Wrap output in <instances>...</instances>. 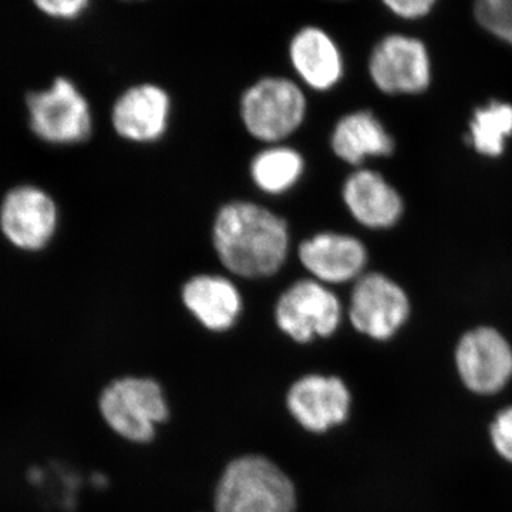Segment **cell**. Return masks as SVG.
<instances>
[{
  "label": "cell",
  "instance_id": "cell-1",
  "mask_svg": "<svg viewBox=\"0 0 512 512\" xmlns=\"http://www.w3.org/2000/svg\"><path fill=\"white\" fill-rule=\"evenodd\" d=\"M211 241L225 271L242 279L271 278L291 252L285 218L247 200L222 205L212 222Z\"/></svg>",
  "mask_w": 512,
  "mask_h": 512
},
{
  "label": "cell",
  "instance_id": "cell-2",
  "mask_svg": "<svg viewBox=\"0 0 512 512\" xmlns=\"http://www.w3.org/2000/svg\"><path fill=\"white\" fill-rule=\"evenodd\" d=\"M212 512H299L301 494L281 463L258 451L229 458L211 491Z\"/></svg>",
  "mask_w": 512,
  "mask_h": 512
},
{
  "label": "cell",
  "instance_id": "cell-3",
  "mask_svg": "<svg viewBox=\"0 0 512 512\" xmlns=\"http://www.w3.org/2000/svg\"><path fill=\"white\" fill-rule=\"evenodd\" d=\"M97 407L106 426L121 440L148 446L158 427L171 420V403L160 380L151 376L116 377L101 389Z\"/></svg>",
  "mask_w": 512,
  "mask_h": 512
},
{
  "label": "cell",
  "instance_id": "cell-4",
  "mask_svg": "<svg viewBox=\"0 0 512 512\" xmlns=\"http://www.w3.org/2000/svg\"><path fill=\"white\" fill-rule=\"evenodd\" d=\"M308 114V99L298 83L282 76L262 77L239 100V116L255 140L282 144L292 137Z\"/></svg>",
  "mask_w": 512,
  "mask_h": 512
},
{
  "label": "cell",
  "instance_id": "cell-5",
  "mask_svg": "<svg viewBox=\"0 0 512 512\" xmlns=\"http://www.w3.org/2000/svg\"><path fill=\"white\" fill-rule=\"evenodd\" d=\"M338 293L330 286L303 278L293 282L275 303L276 328L298 345L316 339H329L338 332L345 318Z\"/></svg>",
  "mask_w": 512,
  "mask_h": 512
},
{
  "label": "cell",
  "instance_id": "cell-6",
  "mask_svg": "<svg viewBox=\"0 0 512 512\" xmlns=\"http://www.w3.org/2000/svg\"><path fill=\"white\" fill-rule=\"evenodd\" d=\"M412 316L409 293L382 272H365L353 282L346 318L360 335L375 342L396 338Z\"/></svg>",
  "mask_w": 512,
  "mask_h": 512
},
{
  "label": "cell",
  "instance_id": "cell-7",
  "mask_svg": "<svg viewBox=\"0 0 512 512\" xmlns=\"http://www.w3.org/2000/svg\"><path fill=\"white\" fill-rule=\"evenodd\" d=\"M284 406L289 417L305 433L323 436L349 420L353 393L343 377L305 373L286 387Z\"/></svg>",
  "mask_w": 512,
  "mask_h": 512
},
{
  "label": "cell",
  "instance_id": "cell-8",
  "mask_svg": "<svg viewBox=\"0 0 512 512\" xmlns=\"http://www.w3.org/2000/svg\"><path fill=\"white\" fill-rule=\"evenodd\" d=\"M454 362L461 383L477 396L503 392L512 380V345L493 326H476L463 333Z\"/></svg>",
  "mask_w": 512,
  "mask_h": 512
},
{
  "label": "cell",
  "instance_id": "cell-9",
  "mask_svg": "<svg viewBox=\"0 0 512 512\" xmlns=\"http://www.w3.org/2000/svg\"><path fill=\"white\" fill-rule=\"evenodd\" d=\"M30 126L49 143L76 144L92 134L89 101L69 79L55 80L52 87L28 96Z\"/></svg>",
  "mask_w": 512,
  "mask_h": 512
},
{
  "label": "cell",
  "instance_id": "cell-10",
  "mask_svg": "<svg viewBox=\"0 0 512 512\" xmlns=\"http://www.w3.org/2000/svg\"><path fill=\"white\" fill-rule=\"evenodd\" d=\"M369 74L377 89L389 96L424 93L431 84L429 52L414 37H383L370 53Z\"/></svg>",
  "mask_w": 512,
  "mask_h": 512
},
{
  "label": "cell",
  "instance_id": "cell-11",
  "mask_svg": "<svg viewBox=\"0 0 512 512\" xmlns=\"http://www.w3.org/2000/svg\"><path fill=\"white\" fill-rule=\"evenodd\" d=\"M298 258L309 278L333 286L355 282L365 274L369 251L355 235L322 231L299 244Z\"/></svg>",
  "mask_w": 512,
  "mask_h": 512
},
{
  "label": "cell",
  "instance_id": "cell-12",
  "mask_svg": "<svg viewBox=\"0 0 512 512\" xmlns=\"http://www.w3.org/2000/svg\"><path fill=\"white\" fill-rule=\"evenodd\" d=\"M170 94L154 83H141L121 94L111 111L114 130L124 140L137 144L160 141L170 127Z\"/></svg>",
  "mask_w": 512,
  "mask_h": 512
},
{
  "label": "cell",
  "instance_id": "cell-13",
  "mask_svg": "<svg viewBox=\"0 0 512 512\" xmlns=\"http://www.w3.org/2000/svg\"><path fill=\"white\" fill-rule=\"evenodd\" d=\"M342 200L350 217L372 231H387L402 221L406 204L402 194L382 174L357 168L342 185Z\"/></svg>",
  "mask_w": 512,
  "mask_h": 512
},
{
  "label": "cell",
  "instance_id": "cell-14",
  "mask_svg": "<svg viewBox=\"0 0 512 512\" xmlns=\"http://www.w3.org/2000/svg\"><path fill=\"white\" fill-rule=\"evenodd\" d=\"M181 301L192 318L211 333L234 329L244 312L241 291L225 275H192L181 288Z\"/></svg>",
  "mask_w": 512,
  "mask_h": 512
},
{
  "label": "cell",
  "instance_id": "cell-15",
  "mask_svg": "<svg viewBox=\"0 0 512 512\" xmlns=\"http://www.w3.org/2000/svg\"><path fill=\"white\" fill-rule=\"evenodd\" d=\"M57 210L46 192L35 187H20L10 191L0 210L3 234L22 249L45 247L55 234Z\"/></svg>",
  "mask_w": 512,
  "mask_h": 512
},
{
  "label": "cell",
  "instance_id": "cell-16",
  "mask_svg": "<svg viewBox=\"0 0 512 512\" xmlns=\"http://www.w3.org/2000/svg\"><path fill=\"white\" fill-rule=\"evenodd\" d=\"M289 60L301 82L315 92H329L342 82L345 60L326 30L305 26L289 43Z\"/></svg>",
  "mask_w": 512,
  "mask_h": 512
},
{
  "label": "cell",
  "instance_id": "cell-17",
  "mask_svg": "<svg viewBox=\"0 0 512 512\" xmlns=\"http://www.w3.org/2000/svg\"><path fill=\"white\" fill-rule=\"evenodd\" d=\"M330 148L343 163L362 168L370 158L392 157L396 140L373 111L356 110L340 117L335 124Z\"/></svg>",
  "mask_w": 512,
  "mask_h": 512
},
{
  "label": "cell",
  "instance_id": "cell-18",
  "mask_svg": "<svg viewBox=\"0 0 512 512\" xmlns=\"http://www.w3.org/2000/svg\"><path fill=\"white\" fill-rule=\"evenodd\" d=\"M305 168V158L296 148L284 143L271 144L252 158L249 175L264 194L284 195L301 181Z\"/></svg>",
  "mask_w": 512,
  "mask_h": 512
},
{
  "label": "cell",
  "instance_id": "cell-19",
  "mask_svg": "<svg viewBox=\"0 0 512 512\" xmlns=\"http://www.w3.org/2000/svg\"><path fill=\"white\" fill-rule=\"evenodd\" d=\"M512 138V104L491 100L477 107L468 121L467 141L484 158H500Z\"/></svg>",
  "mask_w": 512,
  "mask_h": 512
},
{
  "label": "cell",
  "instance_id": "cell-20",
  "mask_svg": "<svg viewBox=\"0 0 512 512\" xmlns=\"http://www.w3.org/2000/svg\"><path fill=\"white\" fill-rule=\"evenodd\" d=\"M478 23L512 46V0H476Z\"/></svg>",
  "mask_w": 512,
  "mask_h": 512
},
{
  "label": "cell",
  "instance_id": "cell-21",
  "mask_svg": "<svg viewBox=\"0 0 512 512\" xmlns=\"http://www.w3.org/2000/svg\"><path fill=\"white\" fill-rule=\"evenodd\" d=\"M43 15L60 22H73L82 18L92 0H32Z\"/></svg>",
  "mask_w": 512,
  "mask_h": 512
},
{
  "label": "cell",
  "instance_id": "cell-22",
  "mask_svg": "<svg viewBox=\"0 0 512 512\" xmlns=\"http://www.w3.org/2000/svg\"><path fill=\"white\" fill-rule=\"evenodd\" d=\"M490 439L498 456L512 464V406L504 407L494 417Z\"/></svg>",
  "mask_w": 512,
  "mask_h": 512
},
{
  "label": "cell",
  "instance_id": "cell-23",
  "mask_svg": "<svg viewBox=\"0 0 512 512\" xmlns=\"http://www.w3.org/2000/svg\"><path fill=\"white\" fill-rule=\"evenodd\" d=\"M387 9L403 19H419L426 16L436 0H383Z\"/></svg>",
  "mask_w": 512,
  "mask_h": 512
},
{
  "label": "cell",
  "instance_id": "cell-24",
  "mask_svg": "<svg viewBox=\"0 0 512 512\" xmlns=\"http://www.w3.org/2000/svg\"><path fill=\"white\" fill-rule=\"evenodd\" d=\"M123 2H141V0H123Z\"/></svg>",
  "mask_w": 512,
  "mask_h": 512
},
{
  "label": "cell",
  "instance_id": "cell-25",
  "mask_svg": "<svg viewBox=\"0 0 512 512\" xmlns=\"http://www.w3.org/2000/svg\"><path fill=\"white\" fill-rule=\"evenodd\" d=\"M197 512H204V511H197Z\"/></svg>",
  "mask_w": 512,
  "mask_h": 512
}]
</instances>
